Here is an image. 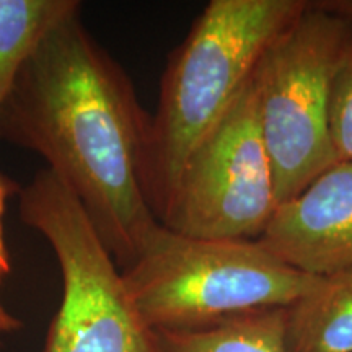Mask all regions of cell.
Masks as SVG:
<instances>
[{"label":"cell","mask_w":352,"mask_h":352,"mask_svg":"<svg viewBox=\"0 0 352 352\" xmlns=\"http://www.w3.org/2000/svg\"><path fill=\"white\" fill-rule=\"evenodd\" d=\"M308 0H210L170 52L145 131L140 179L160 222L189 158L248 87L267 46Z\"/></svg>","instance_id":"obj_2"},{"label":"cell","mask_w":352,"mask_h":352,"mask_svg":"<svg viewBox=\"0 0 352 352\" xmlns=\"http://www.w3.org/2000/svg\"><path fill=\"white\" fill-rule=\"evenodd\" d=\"M78 12V0H0V107L47 33Z\"/></svg>","instance_id":"obj_10"},{"label":"cell","mask_w":352,"mask_h":352,"mask_svg":"<svg viewBox=\"0 0 352 352\" xmlns=\"http://www.w3.org/2000/svg\"><path fill=\"white\" fill-rule=\"evenodd\" d=\"M329 12L336 13L352 26V0H318Z\"/></svg>","instance_id":"obj_13"},{"label":"cell","mask_w":352,"mask_h":352,"mask_svg":"<svg viewBox=\"0 0 352 352\" xmlns=\"http://www.w3.org/2000/svg\"><path fill=\"white\" fill-rule=\"evenodd\" d=\"M287 352H352V266L318 276L284 311Z\"/></svg>","instance_id":"obj_8"},{"label":"cell","mask_w":352,"mask_h":352,"mask_svg":"<svg viewBox=\"0 0 352 352\" xmlns=\"http://www.w3.org/2000/svg\"><path fill=\"white\" fill-rule=\"evenodd\" d=\"M351 25L318 0L277 34L253 74L279 206L338 162L329 134L333 83Z\"/></svg>","instance_id":"obj_4"},{"label":"cell","mask_w":352,"mask_h":352,"mask_svg":"<svg viewBox=\"0 0 352 352\" xmlns=\"http://www.w3.org/2000/svg\"><path fill=\"white\" fill-rule=\"evenodd\" d=\"M279 208L253 78L179 176L160 223L191 236L259 240Z\"/></svg>","instance_id":"obj_6"},{"label":"cell","mask_w":352,"mask_h":352,"mask_svg":"<svg viewBox=\"0 0 352 352\" xmlns=\"http://www.w3.org/2000/svg\"><path fill=\"white\" fill-rule=\"evenodd\" d=\"M329 134L338 162L352 164V32L333 83Z\"/></svg>","instance_id":"obj_11"},{"label":"cell","mask_w":352,"mask_h":352,"mask_svg":"<svg viewBox=\"0 0 352 352\" xmlns=\"http://www.w3.org/2000/svg\"><path fill=\"white\" fill-rule=\"evenodd\" d=\"M20 184L13 179L8 178L7 175L0 173V285H2L3 279L10 274L12 264H10V254H8L6 239H3V212H6V206L8 197L13 195H19ZM21 328V321L13 316L10 311L3 307L0 302V331L2 333H13Z\"/></svg>","instance_id":"obj_12"},{"label":"cell","mask_w":352,"mask_h":352,"mask_svg":"<svg viewBox=\"0 0 352 352\" xmlns=\"http://www.w3.org/2000/svg\"><path fill=\"white\" fill-rule=\"evenodd\" d=\"M147 122L131 77L80 12L47 33L0 107V140L44 158L121 271L158 226L140 179Z\"/></svg>","instance_id":"obj_1"},{"label":"cell","mask_w":352,"mask_h":352,"mask_svg":"<svg viewBox=\"0 0 352 352\" xmlns=\"http://www.w3.org/2000/svg\"><path fill=\"white\" fill-rule=\"evenodd\" d=\"M153 331H189L261 308H285L318 279L285 264L259 240L204 239L158 222L121 271Z\"/></svg>","instance_id":"obj_3"},{"label":"cell","mask_w":352,"mask_h":352,"mask_svg":"<svg viewBox=\"0 0 352 352\" xmlns=\"http://www.w3.org/2000/svg\"><path fill=\"white\" fill-rule=\"evenodd\" d=\"M285 308H261L189 331H155L157 352H287Z\"/></svg>","instance_id":"obj_9"},{"label":"cell","mask_w":352,"mask_h":352,"mask_svg":"<svg viewBox=\"0 0 352 352\" xmlns=\"http://www.w3.org/2000/svg\"><path fill=\"white\" fill-rule=\"evenodd\" d=\"M21 222L51 245L63 302L41 352H157L116 261L82 204L50 170H39L19 191Z\"/></svg>","instance_id":"obj_5"},{"label":"cell","mask_w":352,"mask_h":352,"mask_svg":"<svg viewBox=\"0 0 352 352\" xmlns=\"http://www.w3.org/2000/svg\"><path fill=\"white\" fill-rule=\"evenodd\" d=\"M259 241L310 276L352 266V164L336 162L277 208Z\"/></svg>","instance_id":"obj_7"}]
</instances>
